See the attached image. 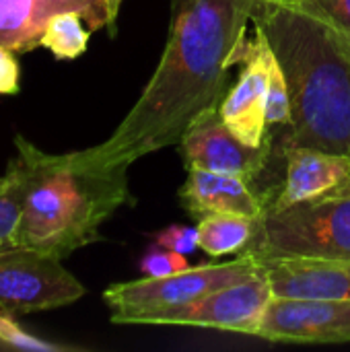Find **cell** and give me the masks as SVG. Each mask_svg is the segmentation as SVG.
I'll return each mask as SVG.
<instances>
[{"instance_id":"277c9868","label":"cell","mask_w":350,"mask_h":352,"mask_svg":"<svg viewBox=\"0 0 350 352\" xmlns=\"http://www.w3.org/2000/svg\"><path fill=\"white\" fill-rule=\"evenodd\" d=\"M250 252L266 258L350 260V184L287 208H268L258 219Z\"/></svg>"},{"instance_id":"484cf974","label":"cell","mask_w":350,"mask_h":352,"mask_svg":"<svg viewBox=\"0 0 350 352\" xmlns=\"http://www.w3.org/2000/svg\"><path fill=\"white\" fill-rule=\"evenodd\" d=\"M2 248H4V245H2V241H0V250H2Z\"/></svg>"},{"instance_id":"30bf717a","label":"cell","mask_w":350,"mask_h":352,"mask_svg":"<svg viewBox=\"0 0 350 352\" xmlns=\"http://www.w3.org/2000/svg\"><path fill=\"white\" fill-rule=\"evenodd\" d=\"M272 140L262 146L243 142L221 118V107L198 118L182 136L179 151L186 167L237 175L248 182L260 177L272 155Z\"/></svg>"},{"instance_id":"52a82bcc","label":"cell","mask_w":350,"mask_h":352,"mask_svg":"<svg viewBox=\"0 0 350 352\" xmlns=\"http://www.w3.org/2000/svg\"><path fill=\"white\" fill-rule=\"evenodd\" d=\"M85 287L62 260L31 248L0 250V307L12 316L66 307L85 297Z\"/></svg>"},{"instance_id":"4fadbf2b","label":"cell","mask_w":350,"mask_h":352,"mask_svg":"<svg viewBox=\"0 0 350 352\" xmlns=\"http://www.w3.org/2000/svg\"><path fill=\"white\" fill-rule=\"evenodd\" d=\"M262 262L272 297L350 299V260L266 258Z\"/></svg>"},{"instance_id":"5b68a950","label":"cell","mask_w":350,"mask_h":352,"mask_svg":"<svg viewBox=\"0 0 350 352\" xmlns=\"http://www.w3.org/2000/svg\"><path fill=\"white\" fill-rule=\"evenodd\" d=\"M272 301V289L266 272L252 278L217 289L192 303L120 311L111 314V322L120 326H192L256 336Z\"/></svg>"},{"instance_id":"5bb4252c","label":"cell","mask_w":350,"mask_h":352,"mask_svg":"<svg viewBox=\"0 0 350 352\" xmlns=\"http://www.w3.org/2000/svg\"><path fill=\"white\" fill-rule=\"evenodd\" d=\"M179 200L194 219L208 214H243L260 219L268 206V202L252 190V182L196 167L188 169V179L179 190Z\"/></svg>"},{"instance_id":"7402d4cb","label":"cell","mask_w":350,"mask_h":352,"mask_svg":"<svg viewBox=\"0 0 350 352\" xmlns=\"http://www.w3.org/2000/svg\"><path fill=\"white\" fill-rule=\"evenodd\" d=\"M19 62L14 52L0 45V95H14L19 93Z\"/></svg>"},{"instance_id":"7c38bea8","label":"cell","mask_w":350,"mask_h":352,"mask_svg":"<svg viewBox=\"0 0 350 352\" xmlns=\"http://www.w3.org/2000/svg\"><path fill=\"white\" fill-rule=\"evenodd\" d=\"M287 161L285 186L268 208H287L332 194L350 184V155L316 146L283 148Z\"/></svg>"},{"instance_id":"9c48e42d","label":"cell","mask_w":350,"mask_h":352,"mask_svg":"<svg viewBox=\"0 0 350 352\" xmlns=\"http://www.w3.org/2000/svg\"><path fill=\"white\" fill-rule=\"evenodd\" d=\"M254 27V39H245L237 56L241 72L221 103V118L243 142L250 146H262L270 140L266 124V95L274 50L266 33L258 25Z\"/></svg>"},{"instance_id":"cb8c5ba5","label":"cell","mask_w":350,"mask_h":352,"mask_svg":"<svg viewBox=\"0 0 350 352\" xmlns=\"http://www.w3.org/2000/svg\"><path fill=\"white\" fill-rule=\"evenodd\" d=\"M124 0H105V6L109 10V19H111V35H116V21H118V12Z\"/></svg>"},{"instance_id":"ffe728a7","label":"cell","mask_w":350,"mask_h":352,"mask_svg":"<svg viewBox=\"0 0 350 352\" xmlns=\"http://www.w3.org/2000/svg\"><path fill=\"white\" fill-rule=\"evenodd\" d=\"M190 268V262L184 254H177L167 248H153L146 252V256L140 260V272L151 278H165L177 272H184Z\"/></svg>"},{"instance_id":"44dd1931","label":"cell","mask_w":350,"mask_h":352,"mask_svg":"<svg viewBox=\"0 0 350 352\" xmlns=\"http://www.w3.org/2000/svg\"><path fill=\"white\" fill-rule=\"evenodd\" d=\"M155 243L188 256V254L198 250V229L196 227H184V225H171V227H167L155 235Z\"/></svg>"},{"instance_id":"ac0fdd59","label":"cell","mask_w":350,"mask_h":352,"mask_svg":"<svg viewBox=\"0 0 350 352\" xmlns=\"http://www.w3.org/2000/svg\"><path fill=\"white\" fill-rule=\"evenodd\" d=\"M0 344L6 349H21V351H39V352H68L76 351L68 344H58L43 340L31 332H27L12 314L0 307Z\"/></svg>"},{"instance_id":"7a4b0ae2","label":"cell","mask_w":350,"mask_h":352,"mask_svg":"<svg viewBox=\"0 0 350 352\" xmlns=\"http://www.w3.org/2000/svg\"><path fill=\"white\" fill-rule=\"evenodd\" d=\"M258 25L289 82L293 120L283 148L350 155V39L314 4L258 0Z\"/></svg>"},{"instance_id":"9a60e30c","label":"cell","mask_w":350,"mask_h":352,"mask_svg":"<svg viewBox=\"0 0 350 352\" xmlns=\"http://www.w3.org/2000/svg\"><path fill=\"white\" fill-rule=\"evenodd\" d=\"M198 248L210 258L243 254L256 239L258 219L243 214H208L198 219Z\"/></svg>"},{"instance_id":"8fae6325","label":"cell","mask_w":350,"mask_h":352,"mask_svg":"<svg viewBox=\"0 0 350 352\" xmlns=\"http://www.w3.org/2000/svg\"><path fill=\"white\" fill-rule=\"evenodd\" d=\"M66 10L83 14L91 31L107 27L111 33L105 0H0V45L14 54L33 52L50 19Z\"/></svg>"},{"instance_id":"2e32d148","label":"cell","mask_w":350,"mask_h":352,"mask_svg":"<svg viewBox=\"0 0 350 352\" xmlns=\"http://www.w3.org/2000/svg\"><path fill=\"white\" fill-rule=\"evenodd\" d=\"M83 14L74 10L60 12L50 19L41 33V47L50 50L58 60H76L87 52L91 27H85Z\"/></svg>"},{"instance_id":"e0dca14e","label":"cell","mask_w":350,"mask_h":352,"mask_svg":"<svg viewBox=\"0 0 350 352\" xmlns=\"http://www.w3.org/2000/svg\"><path fill=\"white\" fill-rule=\"evenodd\" d=\"M291 95L285 70L274 54L270 62V78H268V95H266V124L268 126H291Z\"/></svg>"},{"instance_id":"d4e9b609","label":"cell","mask_w":350,"mask_h":352,"mask_svg":"<svg viewBox=\"0 0 350 352\" xmlns=\"http://www.w3.org/2000/svg\"><path fill=\"white\" fill-rule=\"evenodd\" d=\"M297 2H309V0H297Z\"/></svg>"},{"instance_id":"ba28073f","label":"cell","mask_w":350,"mask_h":352,"mask_svg":"<svg viewBox=\"0 0 350 352\" xmlns=\"http://www.w3.org/2000/svg\"><path fill=\"white\" fill-rule=\"evenodd\" d=\"M256 338L281 344L350 342V299L272 297Z\"/></svg>"},{"instance_id":"6da1fadb","label":"cell","mask_w":350,"mask_h":352,"mask_svg":"<svg viewBox=\"0 0 350 352\" xmlns=\"http://www.w3.org/2000/svg\"><path fill=\"white\" fill-rule=\"evenodd\" d=\"M256 4L171 0L167 43L151 80L113 134L83 155L99 167H130L155 151L179 144L198 118L221 107Z\"/></svg>"},{"instance_id":"d6986e66","label":"cell","mask_w":350,"mask_h":352,"mask_svg":"<svg viewBox=\"0 0 350 352\" xmlns=\"http://www.w3.org/2000/svg\"><path fill=\"white\" fill-rule=\"evenodd\" d=\"M21 208H23L21 184L17 175L6 169V173L0 177V241L4 248L8 245L19 225Z\"/></svg>"},{"instance_id":"603a6c76","label":"cell","mask_w":350,"mask_h":352,"mask_svg":"<svg viewBox=\"0 0 350 352\" xmlns=\"http://www.w3.org/2000/svg\"><path fill=\"white\" fill-rule=\"evenodd\" d=\"M350 39V0H309Z\"/></svg>"},{"instance_id":"3957f363","label":"cell","mask_w":350,"mask_h":352,"mask_svg":"<svg viewBox=\"0 0 350 352\" xmlns=\"http://www.w3.org/2000/svg\"><path fill=\"white\" fill-rule=\"evenodd\" d=\"M8 161L21 184L23 208L6 248H31L60 260L101 239V225L122 206H134L128 167H99L83 151L50 155L14 138Z\"/></svg>"},{"instance_id":"8992f818","label":"cell","mask_w":350,"mask_h":352,"mask_svg":"<svg viewBox=\"0 0 350 352\" xmlns=\"http://www.w3.org/2000/svg\"><path fill=\"white\" fill-rule=\"evenodd\" d=\"M260 272H264L262 258L248 250L225 264H204L196 268L190 266L188 270L165 278L144 276L140 280L111 285L103 291V301L111 314L184 305Z\"/></svg>"}]
</instances>
